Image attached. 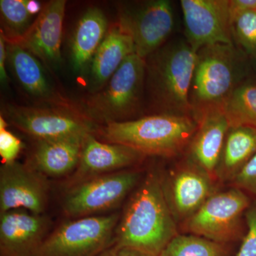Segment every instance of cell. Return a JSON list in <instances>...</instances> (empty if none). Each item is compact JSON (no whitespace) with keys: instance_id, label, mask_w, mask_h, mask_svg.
<instances>
[{"instance_id":"cell-1","label":"cell","mask_w":256,"mask_h":256,"mask_svg":"<svg viewBox=\"0 0 256 256\" xmlns=\"http://www.w3.org/2000/svg\"><path fill=\"white\" fill-rule=\"evenodd\" d=\"M178 235L174 216L159 176L150 173L130 196L119 220L114 245L160 256Z\"/></svg>"},{"instance_id":"cell-3","label":"cell","mask_w":256,"mask_h":256,"mask_svg":"<svg viewBox=\"0 0 256 256\" xmlns=\"http://www.w3.org/2000/svg\"><path fill=\"white\" fill-rule=\"evenodd\" d=\"M196 60V52L183 40L166 44L146 58V86L158 114L194 116L190 92Z\"/></svg>"},{"instance_id":"cell-10","label":"cell","mask_w":256,"mask_h":256,"mask_svg":"<svg viewBox=\"0 0 256 256\" xmlns=\"http://www.w3.org/2000/svg\"><path fill=\"white\" fill-rule=\"evenodd\" d=\"M246 194L237 188L213 194L186 222L193 235L224 244L238 234L240 218L250 206Z\"/></svg>"},{"instance_id":"cell-5","label":"cell","mask_w":256,"mask_h":256,"mask_svg":"<svg viewBox=\"0 0 256 256\" xmlns=\"http://www.w3.org/2000/svg\"><path fill=\"white\" fill-rule=\"evenodd\" d=\"M146 82V60L133 54L105 86L84 101L82 111L98 126L134 120L142 108Z\"/></svg>"},{"instance_id":"cell-9","label":"cell","mask_w":256,"mask_h":256,"mask_svg":"<svg viewBox=\"0 0 256 256\" xmlns=\"http://www.w3.org/2000/svg\"><path fill=\"white\" fill-rule=\"evenodd\" d=\"M136 171L121 170L84 180L69 188L63 210L72 218L94 216L118 204L139 183Z\"/></svg>"},{"instance_id":"cell-23","label":"cell","mask_w":256,"mask_h":256,"mask_svg":"<svg viewBox=\"0 0 256 256\" xmlns=\"http://www.w3.org/2000/svg\"><path fill=\"white\" fill-rule=\"evenodd\" d=\"M230 127L256 128V82H240L224 104Z\"/></svg>"},{"instance_id":"cell-2","label":"cell","mask_w":256,"mask_h":256,"mask_svg":"<svg viewBox=\"0 0 256 256\" xmlns=\"http://www.w3.org/2000/svg\"><path fill=\"white\" fill-rule=\"evenodd\" d=\"M197 126L194 116L156 114L98 126L95 136L102 142L124 144L146 156L170 158L190 146Z\"/></svg>"},{"instance_id":"cell-15","label":"cell","mask_w":256,"mask_h":256,"mask_svg":"<svg viewBox=\"0 0 256 256\" xmlns=\"http://www.w3.org/2000/svg\"><path fill=\"white\" fill-rule=\"evenodd\" d=\"M6 44V60L20 86L37 105L75 107L48 80L42 63L14 44Z\"/></svg>"},{"instance_id":"cell-22","label":"cell","mask_w":256,"mask_h":256,"mask_svg":"<svg viewBox=\"0 0 256 256\" xmlns=\"http://www.w3.org/2000/svg\"><path fill=\"white\" fill-rule=\"evenodd\" d=\"M256 153V128L240 126L229 129L224 142L216 175L232 178Z\"/></svg>"},{"instance_id":"cell-16","label":"cell","mask_w":256,"mask_h":256,"mask_svg":"<svg viewBox=\"0 0 256 256\" xmlns=\"http://www.w3.org/2000/svg\"><path fill=\"white\" fill-rule=\"evenodd\" d=\"M144 156L129 146L102 142L95 134H88L82 143L80 160L69 188L88 178L121 171Z\"/></svg>"},{"instance_id":"cell-7","label":"cell","mask_w":256,"mask_h":256,"mask_svg":"<svg viewBox=\"0 0 256 256\" xmlns=\"http://www.w3.org/2000/svg\"><path fill=\"white\" fill-rule=\"evenodd\" d=\"M119 215H94L60 224L35 256H98L114 242Z\"/></svg>"},{"instance_id":"cell-26","label":"cell","mask_w":256,"mask_h":256,"mask_svg":"<svg viewBox=\"0 0 256 256\" xmlns=\"http://www.w3.org/2000/svg\"><path fill=\"white\" fill-rule=\"evenodd\" d=\"M234 42L244 53L256 56V10L239 15L232 22Z\"/></svg>"},{"instance_id":"cell-33","label":"cell","mask_w":256,"mask_h":256,"mask_svg":"<svg viewBox=\"0 0 256 256\" xmlns=\"http://www.w3.org/2000/svg\"><path fill=\"white\" fill-rule=\"evenodd\" d=\"M26 6H28V12L33 16H35V15L38 16L43 9V8H42L41 3L35 1V0H26Z\"/></svg>"},{"instance_id":"cell-6","label":"cell","mask_w":256,"mask_h":256,"mask_svg":"<svg viewBox=\"0 0 256 256\" xmlns=\"http://www.w3.org/2000/svg\"><path fill=\"white\" fill-rule=\"evenodd\" d=\"M1 114L6 122L36 140L85 137L95 134L98 127L77 106L8 104L3 108Z\"/></svg>"},{"instance_id":"cell-29","label":"cell","mask_w":256,"mask_h":256,"mask_svg":"<svg viewBox=\"0 0 256 256\" xmlns=\"http://www.w3.org/2000/svg\"><path fill=\"white\" fill-rule=\"evenodd\" d=\"M247 232L236 256H256V202L245 213Z\"/></svg>"},{"instance_id":"cell-32","label":"cell","mask_w":256,"mask_h":256,"mask_svg":"<svg viewBox=\"0 0 256 256\" xmlns=\"http://www.w3.org/2000/svg\"><path fill=\"white\" fill-rule=\"evenodd\" d=\"M6 44L5 42L4 36L0 34V80L3 86H6L8 84V74L6 72Z\"/></svg>"},{"instance_id":"cell-24","label":"cell","mask_w":256,"mask_h":256,"mask_svg":"<svg viewBox=\"0 0 256 256\" xmlns=\"http://www.w3.org/2000/svg\"><path fill=\"white\" fill-rule=\"evenodd\" d=\"M1 32L6 43L14 44L28 32L34 22L26 0H1Z\"/></svg>"},{"instance_id":"cell-13","label":"cell","mask_w":256,"mask_h":256,"mask_svg":"<svg viewBox=\"0 0 256 256\" xmlns=\"http://www.w3.org/2000/svg\"><path fill=\"white\" fill-rule=\"evenodd\" d=\"M65 0H52L43 6L24 35L14 44L22 47L47 68H58L62 62V34Z\"/></svg>"},{"instance_id":"cell-4","label":"cell","mask_w":256,"mask_h":256,"mask_svg":"<svg viewBox=\"0 0 256 256\" xmlns=\"http://www.w3.org/2000/svg\"><path fill=\"white\" fill-rule=\"evenodd\" d=\"M242 57L234 44L210 45L196 52L190 102L194 116L223 108L240 84Z\"/></svg>"},{"instance_id":"cell-27","label":"cell","mask_w":256,"mask_h":256,"mask_svg":"<svg viewBox=\"0 0 256 256\" xmlns=\"http://www.w3.org/2000/svg\"><path fill=\"white\" fill-rule=\"evenodd\" d=\"M8 122L2 116H0V156L2 164H10L16 161L23 148L20 138L8 130Z\"/></svg>"},{"instance_id":"cell-28","label":"cell","mask_w":256,"mask_h":256,"mask_svg":"<svg viewBox=\"0 0 256 256\" xmlns=\"http://www.w3.org/2000/svg\"><path fill=\"white\" fill-rule=\"evenodd\" d=\"M236 188L256 200V153L233 178Z\"/></svg>"},{"instance_id":"cell-19","label":"cell","mask_w":256,"mask_h":256,"mask_svg":"<svg viewBox=\"0 0 256 256\" xmlns=\"http://www.w3.org/2000/svg\"><path fill=\"white\" fill-rule=\"evenodd\" d=\"M136 54L132 38L117 22L108 30L89 66V90H101L129 56Z\"/></svg>"},{"instance_id":"cell-11","label":"cell","mask_w":256,"mask_h":256,"mask_svg":"<svg viewBox=\"0 0 256 256\" xmlns=\"http://www.w3.org/2000/svg\"><path fill=\"white\" fill-rule=\"evenodd\" d=\"M186 41L195 52L210 45H233L229 0H182Z\"/></svg>"},{"instance_id":"cell-30","label":"cell","mask_w":256,"mask_h":256,"mask_svg":"<svg viewBox=\"0 0 256 256\" xmlns=\"http://www.w3.org/2000/svg\"><path fill=\"white\" fill-rule=\"evenodd\" d=\"M252 10H256V0H229L232 23L239 15Z\"/></svg>"},{"instance_id":"cell-31","label":"cell","mask_w":256,"mask_h":256,"mask_svg":"<svg viewBox=\"0 0 256 256\" xmlns=\"http://www.w3.org/2000/svg\"><path fill=\"white\" fill-rule=\"evenodd\" d=\"M98 256H148L142 252H138L134 249L129 248L118 246L117 245L112 246L101 252Z\"/></svg>"},{"instance_id":"cell-17","label":"cell","mask_w":256,"mask_h":256,"mask_svg":"<svg viewBox=\"0 0 256 256\" xmlns=\"http://www.w3.org/2000/svg\"><path fill=\"white\" fill-rule=\"evenodd\" d=\"M163 185L173 216L188 220L212 194V178L197 165H186L172 173Z\"/></svg>"},{"instance_id":"cell-25","label":"cell","mask_w":256,"mask_h":256,"mask_svg":"<svg viewBox=\"0 0 256 256\" xmlns=\"http://www.w3.org/2000/svg\"><path fill=\"white\" fill-rule=\"evenodd\" d=\"M222 244L196 235H176L160 256H225Z\"/></svg>"},{"instance_id":"cell-18","label":"cell","mask_w":256,"mask_h":256,"mask_svg":"<svg viewBox=\"0 0 256 256\" xmlns=\"http://www.w3.org/2000/svg\"><path fill=\"white\" fill-rule=\"evenodd\" d=\"M198 126L190 144L192 159L210 178L216 175L230 124L223 108L205 111L197 117Z\"/></svg>"},{"instance_id":"cell-12","label":"cell","mask_w":256,"mask_h":256,"mask_svg":"<svg viewBox=\"0 0 256 256\" xmlns=\"http://www.w3.org/2000/svg\"><path fill=\"white\" fill-rule=\"evenodd\" d=\"M48 178L28 163L15 161L0 168V214L24 210L43 214L48 201Z\"/></svg>"},{"instance_id":"cell-21","label":"cell","mask_w":256,"mask_h":256,"mask_svg":"<svg viewBox=\"0 0 256 256\" xmlns=\"http://www.w3.org/2000/svg\"><path fill=\"white\" fill-rule=\"evenodd\" d=\"M108 30L107 18L99 8H89L79 18L70 44V58L76 73L82 74L88 69Z\"/></svg>"},{"instance_id":"cell-14","label":"cell","mask_w":256,"mask_h":256,"mask_svg":"<svg viewBox=\"0 0 256 256\" xmlns=\"http://www.w3.org/2000/svg\"><path fill=\"white\" fill-rule=\"evenodd\" d=\"M0 256H35L48 235L50 220L24 210L0 214Z\"/></svg>"},{"instance_id":"cell-8","label":"cell","mask_w":256,"mask_h":256,"mask_svg":"<svg viewBox=\"0 0 256 256\" xmlns=\"http://www.w3.org/2000/svg\"><path fill=\"white\" fill-rule=\"evenodd\" d=\"M117 23L132 38L136 54L146 60L163 46L174 28V13L168 0L120 3Z\"/></svg>"},{"instance_id":"cell-20","label":"cell","mask_w":256,"mask_h":256,"mask_svg":"<svg viewBox=\"0 0 256 256\" xmlns=\"http://www.w3.org/2000/svg\"><path fill=\"white\" fill-rule=\"evenodd\" d=\"M87 136L36 140L28 163L46 178L66 176L76 169Z\"/></svg>"}]
</instances>
